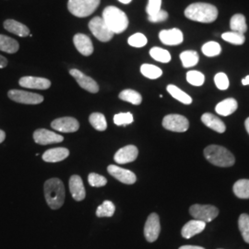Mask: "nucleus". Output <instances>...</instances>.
Returning <instances> with one entry per match:
<instances>
[{
  "mask_svg": "<svg viewBox=\"0 0 249 249\" xmlns=\"http://www.w3.org/2000/svg\"><path fill=\"white\" fill-rule=\"evenodd\" d=\"M88 182L89 186L91 187H101L106 186L107 184V178L103 176H100L98 174L91 173L88 177Z\"/></svg>",
  "mask_w": 249,
  "mask_h": 249,
  "instance_id": "41",
  "label": "nucleus"
},
{
  "mask_svg": "<svg viewBox=\"0 0 249 249\" xmlns=\"http://www.w3.org/2000/svg\"><path fill=\"white\" fill-rule=\"evenodd\" d=\"M234 195L243 199L249 198V179H241L233 185Z\"/></svg>",
  "mask_w": 249,
  "mask_h": 249,
  "instance_id": "26",
  "label": "nucleus"
},
{
  "mask_svg": "<svg viewBox=\"0 0 249 249\" xmlns=\"http://www.w3.org/2000/svg\"><path fill=\"white\" fill-rule=\"evenodd\" d=\"M116 212V207L110 200H105L103 204L100 205L96 210V216L99 218L112 217Z\"/></svg>",
  "mask_w": 249,
  "mask_h": 249,
  "instance_id": "33",
  "label": "nucleus"
},
{
  "mask_svg": "<svg viewBox=\"0 0 249 249\" xmlns=\"http://www.w3.org/2000/svg\"><path fill=\"white\" fill-rule=\"evenodd\" d=\"M180 59L184 68H192L198 63L199 56L196 51H185L180 54Z\"/></svg>",
  "mask_w": 249,
  "mask_h": 249,
  "instance_id": "31",
  "label": "nucleus"
},
{
  "mask_svg": "<svg viewBox=\"0 0 249 249\" xmlns=\"http://www.w3.org/2000/svg\"><path fill=\"white\" fill-rule=\"evenodd\" d=\"M238 226L242 237L244 238L245 242L249 244V215L241 214L238 220Z\"/></svg>",
  "mask_w": 249,
  "mask_h": 249,
  "instance_id": "36",
  "label": "nucleus"
},
{
  "mask_svg": "<svg viewBox=\"0 0 249 249\" xmlns=\"http://www.w3.org/2000/svg\"><path fill=\"white\" fill-rule=\"evenodd\" d=\"M70 189L75 200L81 201L85 198L86 191L83 185V181L80 176H72L70 179Z\"/></svg>",
  "mask_w": 249,
  "mask_h": 249,
  "instance_id": "20",
  "label": "nucleus"
},
{
  "mask_svg": "<svg viewBox=\"0 0 249 249\" xmlns=\"http://www.w3.org/2000/svg\"><path fill=\"white\" fill-rule=\"evenodd\" d=\"M138 155H139L138 148L134 145H127L116 151L114 159L117 163L124 164V163L134 161L138 158Z\"/></svg>",
  "mask_w": 249,
  "mask_h": 249,
  "instance_id": "17",
  "label": "nucleus"
},
{
  "mask_svg": "<svg viewBox=\"0 0 249 249\" xmlns=\"http://www.w3.org/2000/svg\"><path fill=\"white\" fill-rule=\"evenodd\" d=\"M70 74L76 80L78 84L80 85L82 89H86L87 91L91 92V93H97L98 92L99 85L97 84V82L93 80L92 78L85 75L84 73H82L80 71L76 70V69L71 70Z\"/></svg>",
  "mask_w": 249,
  "mask_h": 249,
  "instance_id": "12",
  "label": "nucleus"
},
{
  "mask_svg": "<svg viewBox=\"0 0 249 249\" xmlns=\"http://www.w3.org/2000/svg\"><path fill=\"white\" fill-rule=\"evenodd\" d=\"M245 126H246V129H247L248 133L249 134V117H248L245 121Z\"/></svg>",
  "mask_w": 249,
  "mask_h": 249,
  "instance_id": "49",
  "label": "nucleus"
},
{
  "mask_svg": "<svg viewBox=\"0 0 249 249\" xmlns=\"http://www.w3.org/2000/svg\"><path fill=\"white\" fill-rule=\"evenodd\" d=\"M70 151L66 148H53L45 151L43 154V160L46 162H58L69 157Z\"/></svg>",
  "mask_w": 249,
  "mask_h": 249,
  "instance_id": "22",
  "label": "nucleus"
},
{
  "mask_svg": "<svg viewBox=\"0 0 249 249\" xmlns=\"http://www.w3.org/2000/svg\"><path fill=\"white\" fill-rule=\"evenodd\" d=\"M51 126L54 130L63 132V133H73L79 130L80 123L79 121L74 117H60L57 119H54L51 123Z\"/></svg>",
  "mask_w": 249,
  "mask_h": 249,
  "instance_id": "11",
  "label": "nucleus"
},
{
  "mask_svg": "<svg viewBox=\"0 0 249 249\" xmlns=\"http://www.w3.org/2000/svg\"><path fill=\"white\" fill-rule=\"evenodd\" d=\"M45 200L52 210H58L65 201V187L59 178H51L45 183Z\"/></svg>",
  "mask_w": 249,
  "mask_h": 249,
  "instance_id": "2",
  "label": "nucleus"
},
{
  "mask_svg": "<svg viewBox=\"0 0 249 249\" xmlns=\"http://www.w3.org/2000/svg\"><path fill=\"white\" fill-rule=\"evenodd\" d=\"M3 25L5 30L19 37H26L30 35V29L26 25L22 24L21 22L17 21L15 19H11V18L6 19Z\"/></svg>",
  "mask_w": 249,
  "mask_h": 249,
  "instance_id": "21",
  "label": "nucleus"
},
{
  "mask_svg": "<svg viewBox=\"0 0 249 249\" xmlns=\"http://www.w3.org/2000/svg\"><path fill=\"white\" fill-rule=\"evenodd\" d=\"M128 45L133 46V47H143L147 45L148 40L146 38V36L142 35V34H135L133 36H130L127 40Z\"/></svg>",
  "mask_w": 249,
  "mask_h": 249,
  "instance_id": "39",
  "label": "nucleus"
},
{
  "mask_svg": "<svg viewBox=\"0 0 249 249\" xmlns=\"http://www.w3.org/2000/svg\"><path fill=\"white\" fill-rule=\"evenodd\" d=\"M133 115L131 113H120L114 116V123L116 125H126L133 123Z\"/></svg>",
  "mask_w": 249,
  "mask_h": 249,
  "instance_id": "40",
  "label": "nucleus"
},
{
  "mask_svg": "<svg viewBox=\"0 0 249 249\" xmlns=\"http://www.w3.org/2000/svg\"><path fill=\"white\" fill-rule=\"evenodd\" d=\"M185 16L197 22L211 23L216 20L218 17V9L212 4L194 3L186 9Z\"/></svg>",
  "mask_w": 249,
  "mask_h": 249,
  "instance_id": "1",
  "label": "nucleus"
},
{
  "mask_svg": "<svg viewBox=\"0 0 249 249\" xmlns=\"http://www.w3.org/2000/svg\"><path fill=\"white\" fill-rule=\"evenodd\" d=\"M201 121L205 125H207L208 127L212 128L213 130L218 132V133H223L226 129V126L223 121L219 117L214 116L213 114L206 113L204 115H202Z\"/></svg>",
  "mask_w": 249,
  "mask_h": 249,
  "instance_id": "23",
  "label": "nucleus"
},
{
  "mask_svg": "<svg viewBox=\"0 0 249 249\" xmlns=\"http://www.w3.org/2000/svg\"><path fill=\"white\" fill-rule=\"evenodd\" d=\"M8 96L10 100L23 105H39L44 102L42 95L20 89H10Z\"/></svg>",
  "mask_w": 249,
  "mask_h": 249,
  "instance_id": "8",
  "label": "nucleus"
},
{
  "mask_svg": "<svg viewBox=\"0 0 249 249\" xmlns=\"http://www.w3.org/2000/svg\"><path fill=\"white\" fill-rule=\"evenodd\" d=\"M167 91L174 98L177 99L178 101L184 105H190L192 103V98L185 91L179 89L176 85H172V84L168 85Z\"/></svg>",
  "mask_w": 249,
  "mask_h": 249,
  "instance_id": "29",
  "label": "nucleus"
},
{
  "mask_svg": "<svg viewBox=\"0 0 249 249\" xmlns=\"http://www.w3.org/2000/svg\"><path fill=\"white\" fill-rule=\"evenodd\" d=\"M159 38L160 42L166 45H178L182 44L184 41L183 33L177 28L160 31Z\"/></svg>",
  "mask_w": 249,
  "mask_h": 249,
  "instance_id": "16",
  "label": "nucleus"
},
{
  "mask_svg": "<svg viewBox=\"0 0 249 249\" xmlns=\"http://www.w3.org/2000/svg\"><path fill=\"white\" fill-rule=\"evenodd\" d=\"M237 107H238V105H237V102L235 99H225L216 106L215 111L220 116H230L236 111Z\"/></svg>",
  "mask_w": 249,
  "mask_h": 249,
  "instance_id": "24",
  "label": "nucleus"
},
{
  "mask_svg": "<svg viewBox=\"0 0 249 249\" xmlns=\"http://www.w3.org/2000/svg\"><path fill=\"white\" fill-rule=\"evenodd\" d=\"M119 99H121L122 101H124V102L130 103V104L135 105V106H139L142 102V95L138 91L130 89L122 90L119 93Z\"/></svg>",
  "mask_w": 249,
  "mask_h": 249,
  "instance_id": "28",
  "label": "nucleus"
},
{
  "mask_svg": "<svg viewBox=\"0 0 249 249\" xmlns=\"http://www.w3.org/2000/svg\"><path fill=\"white\" fill-rule=\"evenodd\" d=\"M214 82H215V85L217 86V88L222 89V90L227 89L229 87L228 77H227L226 74H224L223 72H220V73L215 75Z\"/></svg>",
  "mask_w": 249,
  "mask_h": 249,
  "instance_id": "42",
  "label": "nucleus"
},
{
  "mask_svg": "<svg viewBox=\"0 0 249 249\" xmlns=\"http://www.w3.org/2000/svg\"><path fill=\"white\" fill-rule=\"evenodd\" d=\"M8 66V60L6 57L0 54V69H4Z\"/></svg>",
  "mask_w": 249,
  "mask_h": 249,
  "instance_id": "45",
  "label": "nucleus"
},
{
  "mask_svg": "<svg viewBox=\"0 0 249 249\" xmlns=\"http://www.w3.org/2000/svg\"><path fill=\"white\" fill-rule=\"evenodd\" d=\"M150 54L151 57L160 63H168L171 61V54L165 49L160 47H152L150 50Z\"/></svg>",
  "mask_w": 249,
  "mask_h": 249,
  "instance_id": "34",
  "label": "nucleus"
},
{
  "mask_svg": "<svg viewBox=\"0 0 249 249\" xmlns=\"http://www.w3.org/2000/svg\"><path fill=\"white\" fill-rule=\"evenodd\" d=\"M242 84L245 85V86H246V85H249V76H247L245 79L242 80Z\"/></svg>",
  "mask_w": 249,
  "mask_h": 249,
  "instance_id": "48",
  "label": "nucleus"
},
{
  "mask_svg": "<svg viewBox=\"0 0 249 249\" xmlns=\"http://www.w3.org/2000/svg\"><path fill=\"white\" fill-rule=\"evenodd\" d=\"M18 84L27 89H47L51 86V81L45 78L26 76L18 80Z\"/></svg>",
  "mask_w": 249,
  "mask_h": 249,
  "instance_id": "15",
  "label": "nucleus"
},
{
  "mask_svg": "<svg viewBox=\"0 0 249 249\" xmlns=\"http://www.w3.org/2000/svg\"><path fill=\"white\" fill-rule=\"evenodd\" d=\"M89 29L96 39L104 43L109 42L115 35L107 27L105 20L101 17H94L92 18L89 22Z\"/></svg>",
  "mask_w": 249,
  "mask_h": 249,
  "instance_id": "7",
  "label": "nucleus"
},
{
  "mask_svg": "<svg viewBox=\"0 0 249 249\" xmlns=\"http://www.w3.org/2000/svg\"><path fill=\"white\" fill-rule=\"evenodd\" d=\"M222 38L224 41L231 43L232 45H243L246 41V37L240 33H236V32H228V33H224L222 35Z\"/></svg>",
  "mask_w": 249,
  "mask_h": 249,
  "instance_id": "35",
  "label": "nucleus"
},
{
  "mask_svg": "<svg viewBox=\"0 0 249 249\" xmlns=\"http://www.w3.org/2000/svg\"><path fill=\"white\" fill-rule=\"evenodd\" d=\"M168 18V13L165 10L160 9L159 12L151 15V16H148V19L151 22H160V21H164Z\"/></svg>",
  "mask_w": 249,
  "mask_h": 249,
  "instance_id": "44",
  "label": "nucleus"
},
{
  "mask_svg": "<svg viewBox=\"0 0 249 249\" xmlns=\"http://www.w3.org/2000/svg\"><path fill=\"white\" fill-rule=\"evenodd\" d=\"M230 27L231 32H236L244 35L248 31V25L246 22L245 16L242 14L233 15L230 20Z\"/></svg>",
  "mask_w": 249,
  "mask_h": 249,
  "instance_id": "27",
  "label": "nucleus"
},
{
  "mask_svg": "<svg viewBox=\"0 0 249 249\" xmlns=\"http://www.w3.org/2000/svg\"><path fill=\"white\" fill-rule=\"evenodd\" d=\"M221 52H222V47L220 44L216 42H208L202 46V53L209 57L217 56L221 53Z\"/></svg>",
  "mask_w": 249,
  "mask_h": 249,
  "instance_id": "37",
  "label": "nucleus"
},
{
  "mask_svg": "<svg viewBox=\"0 0 249 249\" xmlns=\"http://www.w3.org/2000/svg\"><path fill=\"white\" fill-rule=\"evenodd\" d=\"M179 249H205L202 247H197V246H183Z\"/></svg>",
  "mask_w": 249,
  "mask_h": 249,
  "instance_id": "46",
  "label": "nucleus"
},
{
  "mask_svg": "<svg viewBox=\"0 0 249 249\" xmlns=\"http://www.w3.org/2000/svg\"><path fill=\"white\" fill-rule=\"evenodd\" d=\"M189 213L195 220L210 223L218 216L219 210L213 205L195 204L189 208Z\"/></svg>",
  "mask_w": 249,
  "mask_h": 249,
  "instance_id": "6",
  "label": "nucleus"
},
{
  "mask_svg": "<svg viewBox=\"0 0 249 249\" xmlns=\"http://www.w3.org/2000/svg\"><path fill=\"white\" fill-rule=\"evenodd\" d=\"M34 140L37 144L48 145L53 143H59L64 141V138L59 134H55L45 128L37 129L34 133Z\"/></svg>",
  "mask_w": 249,
  "mask_h": 249,
  "instance_id": "13",
  "label": "nucleus"
},
{
  "mask_svg": "<svg viewBox=\"0 0 249 249\" xmlns=\"http://www.w3.org/2000/svg\"><path fill=\"white\" fill-rule=\"evenodd\" d=\"M6 139V133L0 129V143L3 142Z\"/></svg>",
  "mask_w": 249,
  "mask_h": 249,
  "instance_id": "47",
  "label": "nucleus"
},
{
  "mask_svg": "<svg viewBox=\"0 0 249 249\" xmlns=\"http://www.w3.org/2000/svg\"><path fill=\"white\" fill-rule=\"evenodd\" d=\"M161 6V0H149V3L146 8V12L148 13V16H151L160 10Z\"/></svg>",
  "mask_w": 249,
  "mask_h": 249,
  "instance_id": "43",
  "label": "nucleus"
},
{
  "mask_svg": "<svg viewBox=\"0 0 249 249\" xmlns=\"http://www.w3.org/2000/svg\"><path fill=\"white\" fill-rule=\"evenodd\" d=\"M90 124L98 131H105L107 128L106 116L101 113H93L89 117Z\"/></svg>",
  "mask_w": 249,
  "mask_h": 249,
  "instance_id": "32",
  "label": "nucleus"
},
{
  "mask_svg": "<svg viewBox=\"0 0 249 249\" xmlns=\"http://www.w3.org/2000/svg\"><path fill=\"white\" fill-rule=\"evenodd\" d=\"M101 0H69L68 9L72 15L85 18L98 9Z\"/></svg>",
  "mask_w": 249,
  "mask_h": 249,
  "instance_id": "5",
  "label": "nucleus"
},
{
  "mask_svg": "<svg viewBox=\"0 0 249 249\" xmlns=\"http://www.w3.org/2000/svg\"><path fill=\"white\" fill-rule=\"evenodd\" d=\"M19 49L18 42L9 36L0 35V51L5 53H17Z\"/></svg>",
  "mask_w": 249,
  "mask_h": 249,
  "instance_id": "25",
  "label": "nucleus"
},
{
  "mask_svg": "<svg viewBox=\"0 0 249 249\" xmlns=\"http://www.w3.org/2000/svg\"><path fill=\"white\" fill-rule=\"evenodd\" d=\"M107 171L113 178H116L118 181L125 185H132L137 181L136 175L133 172L129 170L123 169L117 165H109Z\"/></svg>",
  "mask_w": 249,
  "mask_h": 249,
  "instance_id": "14",
  "label": "nucleus"
},
{
  "mask_svg": "<svg viewBox=\"0 0 249 249\" xmlns=\"http://www.w3.org/2000/svg\"><path fill=\"white\" fill-rule=\"evenodd\" d=\"M141 72L144 77L151 80H156L162 75V71L160 68L151 64H143L141 67Z\"/></svg>",
  "mask_w": 249,
  "mask_h": 249,
  "instance_id": "30",
  "label": "nucleus"
},
{
  "mask_svg": "<svg viewBox=\"0 0 249 249\" xmlns=\"http://www.w3.org/2000/svg\"><path fill=\"white\" fill-rule=\"evenodd\" d=\"M73 43L81 54L89 56L93 53V45L89 36L83 34H77L73 37Z\"/></svg>",
  "mask_w": 249,
  "mask_h": 249,
  "instance_id": "18",
  "label": "nucleus"
},
{
  "mask_svg": "<svg viewBox=\"0 0 249 249\" xmlns=\"http://www.w3.org/2000/svg\"><path fill=\"white\" fill-rule=\"evenodd\" d=\"M187 80L193 86H201L205 81V76L201 72L191 71L187 73Z\"/></svg>",
  "mask_w": 249,
  "mask_h": 249,
  "instance_id": "38",
  "label": "nucleus"
},
{
  "mask_svg": "<svg viewBox=\"0 0 249 249\" xmlns=\"http://www.w3.org/2000/svg\"><path fill=\"white\" fill-rule=\"evenodd\" d=\"M205 228H206V223L194 219L192 221L187 222L183 226L181 234L184 238L189 239V238L196 235L197 233H200L201 231H204Z\"/></svg>",
  "mask_w": 249,
  "mask_h": 249,
  "instance_id": "19",
  "label": "nucleus"
},
{
  "mask_svg": "<svg viewBox=\"0 0 249 249\" xmlns=\"http://www.w3.org/2000/svg\"><path fill=\"white\" fill-rule=\"evenodd\" d=\"M162 126L174 132H185L189 127V122L187 117L181 115H168L162 120Z\"/></svg>",
  "mask_w": 249,
  "mask_h": 249,
  "instance_id": "9",
  "label": "nucleus"
},
{
  "mask_svg": "<svg viewBox=\"0 0 249 249\" xmlns=\"http://www.w3.org/2000/svg\"><path fill=\"white\" fill-rule=\"evenodd\" d=\"M204 156L211 163L220 167H230L235 162L231 151L219 145H210L204 150Z\"/></svg>",
  "mask_w": 249,
  "mask_h": 249,
  "instance_id": "4",
  "label": "nucleus"
},
{
  "mask_svg": "<svg viewBox=\"0 0 249 249\" xmlns=\"http://www.w3.org/2000/svg\"><path fill=\"white\" fill-rule=\"evenodd\" d=\"M119 2H121V3H123V4H129L132 0H118Z\"/></svg>",
  "mask_w": 249,
  "mask_h": 249,
  "instance_id": "50",
  "label": "nucleus"
},
{
  "mask_svg": "<svg viewBox=\"0 0 249 249\" xmlns=\"http://www.w3.org/2000/svg\"><path fill=\"white\" fill-rule=\"evenodd\" d=\"M160 231V218L158 214H150L144 226V235L146 240L150 243L155 242L159 237Z\"/></svg>",
  "mask_w": 249,
  "mask_h": 249,
  "instance_id": "10",
  "label": "nucleus"
},
{
  "mask_svg": "<svg viewBox=\"0 0 249 249\" xmlns=\"http://www.w3.org/2000/svg\"><path fill=\"white\" fill-rule=\"evenodd\" d=\"M102 18L114 34H122L128 26V18L125 13L114 6L104 9Z\"/></svg>",
  "mask_w": 249,
  "mask_h": 249,
  "instance_id": "3",
  "label": "nucleus"
}]
</instances>
